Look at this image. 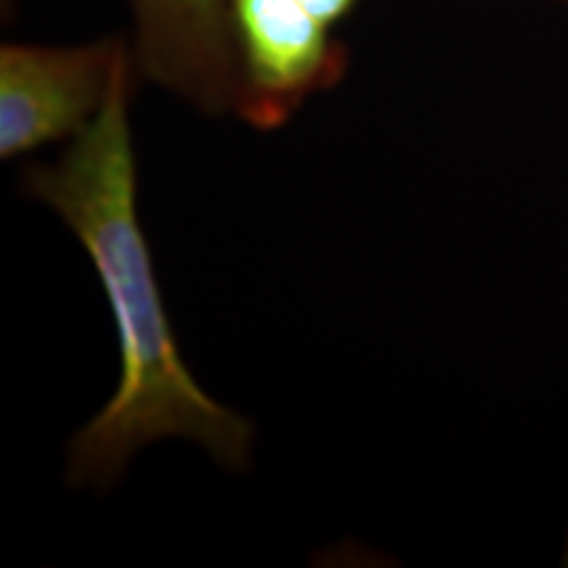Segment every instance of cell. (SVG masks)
Segmentation results:
<instances>
[{"mask_svg":"<svg viewBox=\"0 0 568 568\" xmlns=\"http://www.w3.org/2000/svg\"><path fill=\"white\" fill-rule=\"evenodd\" d=\"M552 3H560V6H568V0H552Z\"/></svg>","mask_w":568,"mask_h":568,"instance_id":"obj_7","label":"cell"},{"mask_svg":"<svg viewBox=\"0 0 568 568\" xmlns=\"http://www.w3.org/2000/svg\"><path fill=\"white\" fill-rule=\"evenodd\" d=\"M122 53L101 113L53 163H30L21 190L61 216L88 251L116 322L122 376L111 400L69 445V481L105 487L134 453L159 439H190L230 471L251 464L253 426L197 385L169 322L138 211L130 103L138 80Z\"/></svg>","mask_w":568,"mask_h":568,"instance_id":"obj_1","label":"cell"},{"mask_svg":"<svg viewBox=\"0 0 568 568\" xmlns=\"http://www.w3.org/2000/svg\"><path fill=\"white\" fill-rule=\"evenodd\" d=\"M560 564L568 566V531H566V542H564V552H560Z\"/></svg>","mask_w":568,"mask_h":568,"instance_id":"obj_6","label":"cell"},{"mask_svg":"<svg viewBox=\"0 0 568 568\" xmlns=\"http://www.w3.org/2000/svg\"><path fill=\"white\" fill-rule=\"evenodd\" d=\"M132 55L142 80L205 116L237 105L230 0H130Z\"/></svg>","mask_w":568,"mask_h":568,"instance_id":"obj_4","label":"cell"},{"mask_svg":"<svg viewBox=\"0 0 568 568\" xmlns=\"http://www.w3.org/2000/svg\"><path fill=\"white\" fill-rule=\"evenodd\" d=\"M237 105L255 130H280L314 95L337 88L347 45L301 0H230Z\"/></svg>","mask_w":568,"mask_h":568,"instance_id":"obj_2","label":"cell"},{"mask_svg":"<svg viewBox=\"0 0 568 568\" xmlns=\"http://www.w3.org/2000/svg\"><path fill=\"white\" fill-rule=\"evenodd\" d=\"M301 3L314 13V17L322 19L324 24L337 27L339 21L351 17V11L355 9L358 0H301Z\"/></svg>","mask_w":568,"mask_h":568,"instance_id":"obj_5","label":"cell"},{"mask_svg":"<svg viewBox=\"0 0 568 568\" xmlns=\"http://www.w3.org/2000/svg\"><path fill=\"white\" fill-rule=\"evenodd\" d=\"M130 48L122 34L80 42L0 45V155L19 159L51 142L80 138L109 98L113 71Z\"/></svg>","mask_w":568,"mask_h":568,"instance_id":"obj_3","label":"cell"}]
</instances>
